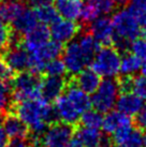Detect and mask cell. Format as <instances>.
Segmentation results:
<instances>
[{
	"mask_svg": "<svg viewBox=\"0 0 146 147\" xmlns=\"http://www.w3.org/2000/svg\"><path fill=\"white\" fill-rule=\"evenodd\" d=\"M128 11L135 18L146 13V0H130Z\"/></svg>",
	"mask_w": 146,
	"mask_h": 147,
	"instance_id": "cell-35",
	"label": "cell"
},
{
	"mask_svg": "<svg viewBox=\"0 0 146 147\" xmlns=\"http://www.w3.org/2000/svg\"><path fill=\"white\" fill-rule=\"evenodd\" d=\"M131 53L135 55L142 62H146V38L139 37L130 44Z\"/></svg>",
	"mask_w": 146,
	"mask_h": 147,
	"instance_id": "cell-32",
	"label": "cell"
},
{
	"mask_svg": "<svg viewBox=\"0 0 146 147\" xmlns=\"http://www.w3.org/2000/svg\"><path fill=\"white\" fill-rule=\"evenodd\" d=\"M33 9L36 11L38 20L42 24L51 25L54 21H56L57 18L59 17V14L57 12L56 8L52 4V2L42 4L40 7H36V8H33Z\"/></svg>",
	"mask_w": 146,
	"mask_h": 147,
	"instance_id": "cell-24",
	"label": "cell"
},
{
	"mask_svg": "<svg viewBox=\"0 0 146 147\" xmlns=\"http://www.w3.org/2000/svg\"><path fill=\"white\" fill-rule=\"evenodd\" d=\"M83 27L81 24H77L74 21L67 20L64 17H58L56 21L51 24V37L53 40L59 42L61 44H67L78 36Z\"/></svg>",
	"mask_w": 146,
	"mask_h": 147,
	"instance_id": "cell-7",
	"label": "cell"
},
{
	"mask_svg": "<svg viewBox=\"0 0 146 147\" xmlns=\"http://www.w3.org/2000/svg\"><path fill=\"white\" fill-rule=\"evenodd\" d=\"M82 0H54V7L64 18L75 21L78 18L83 8Z\"/></svg>",
	"mask_w": 146,
	"mask_h": 147,
	"instance_id": "cell-22",
	"label": "cell"
},
{
	"mask_svg": "<svg viewBox=\"0 0 146 147\" xmlns=\"http://www.w3.org/2000/svg\"><path fill=\"white\" fill-rule=\"evenodd\" d=\"M10 142V139L7 135L5 131L2 127H0V147H7V145Z\"/></svg>",
	"mask_w": 146,
	"mask_h": 147,
	"instance_id": "cell-38",
	"label": "cell"
},
{
	"mask_svg": "<svg viewBox=\"0 0 146 147\" xmlns=\"http://www.w3.org/2000/svg\"><path fill=\"white\" fill-rule=\"evenodd\" d=\"M72 78L73 82L75 83V85L78 88H81L86 94H91L96 91L101 82L100 75L89 68H84L81 72H78L75 75H72Z\"/></svg>",
	"mask_w": 146,
	"mask_h": 147,
	"instance_id": "cell-16",
	"label": "cell"
},
{
	"mask_svg": "<svg viewBox=\"0 0 146 147\" xmlns=\"http://www.w3.org/2000/svg\"><path fill=\"white\" fill-rule=\"evenodd\" d=\"M7 147H32V145L29 143V141L26 140H11L9 142Z\"/></svg>",
	"mask_w": 146,
	"mask_h": 147,
	"instance_id": "cell-37",
	"label": "cell"
},
{
	"mask_svg": "<svg viewBox=\"0 0 146 147\" xmlns=\"http://www.w3.org/2000/svg\"><path fill=\"white\" fill-rule=\"evenodd\" d=\"M53 103L58 112L61 121L75 127L78 125L81 114L77 112L76 109L73 106V104L68 100L65 94L59 96Z\"/></svg>",
	"mask_w": 146,
	"mask_h": 147,
	"instance_id": "cell-15",
	"label": "cell"
},
{
	"mask_svg": "<svg viewBox=\"0 0 146 147\" xmlns=\"http://www.w3.org/2000/svg\"><path fill=\"white\" fill-rule=\"evenodd\" d=\"M129 123H132L131 116H128L119 111H110L103 117L101 128L104 133L112 135L118 128Z\"/></svg>",
	"mask_w": 146,
	"mask_h": 147,
	"instance_id": "cell-19",
	"label": "cell"
},
{
	"mask_svg": "<svg viewBox=\"0 0 146 147\" xmlns=\"http://www.w3.org/2000/svg\"><path fill=\"white\" fill-rule=\"evenodd\" d=\"M1 2H2V0H0V4H1Z\"/></svg>",
	"mask_w": 146,
	"mask_h": 147,
	"instance_id": "cell-45",
	"label": "cell"
},
{
	"mask_svg": "<svg viewBox=\"0 0 146 147\" xmlns=\"http://www.w3.org/2000/svg\"><path fill=\"white\" fill-rule=\"evenodd\" d=\"M86 28L97 40L100 46L112 45L114 37V27L112 18L107 16L97 17Z\"/></svg>",
	"mask_w": 146,
	"mask_h": 147,
	"instance_id": "cell-10",
	"label": "cell"
},
{
	"mask_svg": "<svg viewBox=\"0 0 146 147\" xmlns=\"http://www.w3.org/2000/svg\"><path fill=\"white\" fill-rule=\"evenodd\" d=\"M143 138H144V146L146 147V132L143 134Z\"/></svg>",
	"mask_w": 146,
	"mask_h": 147,
	"instance_id": "cell-44",
	"label": "cell"
},
{
	"mask_svg": "<svg viewBox=\"0 0 146 147\" xmlns=\"http://www.w3.org/2000/svg\"><path fill=\"white\" fill-rule=\"evenodd\" d=\"M75 128L64 121L49 126L42 136L43 147H66L74 136Z\"/></svg>",
	"mask_w": 146,
	"mask_h": 147,
	"instance_id": "cell-5",
	"label": "cell"
},
{
	"mask_svg": "<svg viewBox=\"0 0 146 147\" xmlns=\"http://www.w3.org/2000/svg\"><path fill=\"white\" fill-rule=\"evenodd\" d=\"M135 123L140 129H145L146 130V104L142 106V109L137 114Z\"/></svg>",
	"mask_w": 146,
	"mask_h": 147,
	"instance_id": "cell-36",
	"label": "cell"
},
{
	"mask_svg": "<svg viewBox=\"0 0 146 147\" xmlns=\"http://www.w3.org/2000/svg\"><path fill=\"white\" fill-rule=\"evenodd\" d=\"M141 72H142V75L146 76V62L142 65V68H141Z\"/></svg>",
	"mask_w": 146,
	"mask_h": 147,
	"instance_id": "cell-41",
	"label": "cell"
},
{
	"mask_svg": "<svg viewBox=\"0 0 146 147\" xmlns=\"http://www.w3.org/2000/svg\"><path fill=\"white\" fill-rule=\"evenodd\" d=\"M62 60L67 69V73L70 75H75L81 72L85 67L88 65L77 40H71L64 46L62 51Z\"/></svg>",
	"mask_w": 146,
	"mask_h": 147,
	"instance_id": "cell-6",
	"label": "cell"
},
{
	"mask_svg": "<svg viewBox=\"0 0 146 147\" xmlns=\"http://www.w3.org/2000/svg\"><path fill=\"white\" fill-rule=\"evenodd\" d=\"M65 96L68 98L70 102L72 103L73 106L76 109V111L80 114H83L85 111L89 110L91 107V101L88 94L83 91L81 88H78L75 83L73 82L72 75L69 76L67 86L65 89Z\"/></svg>",
	"mask_w": 146,
	"mask_h": 147,
	"instance_id": "cell-13",
	"label": "cell"
},
{
	"mask_svg": "<svg viewBox=\"0 0 146 147\" xmlns=\"http://www.w3.org/2000/svg\"><path fill=\"white\" fill-rule=\"evenodd\" d=\"M130 0H114V2L116 4V7L118 8H122V7H126L127 4L129 3Z\"/></svg>",
	"mask_w": 146,
	"mask_h": 147,
	"instance_id": "cell-40",
	"label": "cell"
},
{
	"mask_svg": "<svg viewBox=\"0 0 146 147\" xmlns=\"http://www.w3.org/2000/svg\"><path fill=\"white\" fill-rule=\"evenodd\" d=\"M49 103V102L45 101L43 98L12 102L8 112L16 114L29 127L30 133L43 135L49 127L43 120V115Z\"/></svg>",
	"mask_w": 146,
	"mask_h": 147,
	"instance_id": "cell-1",
	"label": "cell"
},
{
	"mask_svg": "<svg viewBox=\"0 0 146 147\" xmlns=\"http://www.w3.org/2000/svg\"><path fill=\"white\" fill-rule=\"evenodd\" d=\"M66 147H84V146L82 145V143L76 139V138H74V139L72 138V139H71V141L67 144V146H66Z\"/></svg>",
	"mask_w": 146,
	"mask_h": 147,
	"instance_id": "cell-39",
	"label": "cell"
},
{
	"mask_svg": "<svg viewBox=\"0 0 146 147\" xmlns=\"http://www.w3.org/2000/svg\"><path fill=\"white\" fill-rule=\"evenodd\" d=\"M130 91L146 101V76L144 75H132L130 78Z\"/></svg>",
	"mask_w": 146,
	"mask_h": 147,
	"instance_id": "cell-30",
	"label": "cell"
},
{
	"mask_svg": "<svg viewBox=\"0 0 146 147\" xmlns=\"http://www.w3.org/2000/svg\"><path fill=\"white\" fill-rule=\"evenodd\" d=\"M70 74L65 76H49V75H42L41 82V97L45 101L53 103L59 96L65 91Z\"/></svg>",
	"mask_w": 146,
	"mask_h": 147,
	"instance_id": "cell-8",
	"label": "cell"
},
{
	"mask_svg": "<svg viewBox=\"0 0 146 147\" xmlns=\"http://www.w3.org/2000/svg\"><path fill=\"white\" fill-rule=\"evenodd\" d=\"M67 69L64 63V60L60 58H54L52 60L45 62L44 69H43V75H49V76H65L67 75Z\"/></svg>",
	"mask_w": 146,
	"mask_h": 147,
	"instance_id": "cell-26",
	"label": "cell"
},
{
	"mask_svg": "<svg viewBox=\"0 0 146 147\" xmlns=\"http://www.w3.org/2000/svg\"><path fill=\"white\" fill-rule=\"evenodd\" d=\"M120 144L126 147H143L144 146L143 132L139 127L132 126Z\"/></svg>",
	"mask_w": 146,
	"mask_h": 147,
	"instance_id": "cell-27",
	"label": "cell"
},
{
	"mask_svg": "<svg viewBox=\"0 0 146 147\" xmlns=\"http://www.w3.org/2000/svg\"><path fill=\"white\" fill-rule=\"evenodd\" d=\"M143 62L132 53L126 52L124 53L120 59V67H119V73L126 76L135 75L139 71H141Z\"/></svg>",
	"mask_w": 146,
	"mask_h": 147,
	"instance_id": "cell-23",
	"label": "cell"
},
{
	"mask_svg": "<svg viewBox=\"0 0 146 147\" xmlns=\"http://www.w3.org/2000/svg\"><path fill=\"white\" fill-rule=\"evenodd\" d=\"M16 72L3 60V58L0 56V81L1 82L10 83L15 76Z\"/></svg>",
	"mask_w": 146,
	"mask_h": 147,
	"instance_id": "cell-34",
	"label": "cell"
},
{
	"mask_svg": "<svg viewBox=\"0 0 146 147\" xmlns=\"http://www.w3.org/2000/svg\"><path fill=\"white\" fill-rule=\"evenodd\" d=\"M3 117H4V113H3V112H0V125L2 123V120H3Z\"/></svg>",
	"mask_w": 146,
	"mask_h": 147,
	"instance_id": "cell-42",
	"label": "cell"
},
{
	"mask_svg": "<svg viewBox=\"0 0 146 147\" xmlns=\"http://www.w3.org/2000/svg\"><path fill=\"white\" fill-rule=\"evenodd\" d=\"M120 92L117 78H105L100 82L98 88L90 98L91 106L100 113H107L113 110Z\"/></svg>",
	"mask_w": 146,
	"mask_h": 147,
	"instance_id": "cell-4",
	"label": "cell"
},
{
	"mask_svg": "<svg viewBox=\"0 0 146 147\" xmlns=\"http://www.w3.org/2000/svg\"><path fill=\"white\" fill-rule=\"evenodd\" d=\"M144 105V101L132 91H120L116 100V109L128 116H135Z\"/></svg>",
	"mask_w": 146,
	"mask_h": 147,
	"instance_id": "cell-14",
	"label": "cell"
},
{
	"mask_svg": "<svg viewBox=\"0 0 146 147\" xmlns=\"http://www.w3.org/2000/svg\"><path fill=\"white\" fill-rule=\"evenodd\" d=\"M12 104V86L10 83L0 81V112L4 114L10 110Z\"/></svg>",
	"mask_w": 146,
	"mask_h": 147,
	"instance_id": "cell-28",
	"label": "cell"
},
{
	"mask_svg": "<svg viewBox=\"0 0 146 147\" xmlns=\"http://www.w3.org/2000/svg\"><path fill=\"white\" fill-rule=\"evenodd\" d=\"M13 29L10 24L0 21V52L8 49L11 45Z\"/></svg>",
	"mask_w": 146,
	"mask_h": 147,
	"instance_id": "cell-31",
	"label": "cell"
},
{
	"mask_svg": "<svg viewBox=\"0 0 146 147\" xmlns=\"http://www.w3.org/2000/svg\"><path fill=\"white\" fill-rule=\"evenodd\" d=\"M74 138H76L84 147H101L103 133L96 128L77 125L74 131Z\"/></svg>",
	"mask_w": 146,
	"mask_h": 147,
	"instance_id": "cell-18",
	"label": "cell"
},
{
	"mask_svg": "<svg viewBox=\"0 0 146 147\" xmlns=\"http://www.w3.org/2000/svg\"><path fill=\"white\" fill-rule=\"evenodd\" d=\"M114 27L113 45L119 53H126L131 42L141 36V27L137 18L127 10H119L112 17Z\"/></svg>",
	"mask_w": 146,
	"mask_h": 147,
	"instance_id": "cell-2",
	"label": "cell"
},
{
	"mask_svg": "<svg viewBox=\"0 0 146 147\" xmlns=\"http://www.w3.org/2000/svg\"><path fill=\"white\" fill-rule=\"evenodd\" d=\"M102 121H103V115L102 113L98 112L97 110H87L85 111L82 116L80 117V121L78 125L84 127H88V128H96L99 129L102 126Z\"/></svg>",
	"mask_w": 146,
	"mask_h": 147,
	"instance_id": "cell-25",
	"label": "cell"
},
{
	"mask_svg": "<svg viewBox=\"0 0 146 147\" xmlns=\"http://www.w3.org/2000/svg\"><path fill=\"white\" fill-rule=\"evenodd\" d=\"M27 7L26 0H4L0 4V21L11 24Z\"/></svg>",
	"mask_w": 146,
	"mask_h": 147,
	"instance_id": "cell-20",
	"label": "cell"
},
{
	"mask_svg": "<svg viewBox=\"0 0 146 147\" xmlns=\"http://www.w3.org/2000/svg\"><path fill=\"white\" fill-rule=\"evenodd\" d=\"M0 56L16 73L29 69L30 54L22 45H10L1 52Z\"/></svg>",
	"mask_w": 146,
	"mask_h": 147,
	"instance_id": "cell-9",
	"label": "cell"
},
{
	"mask_svg": "<svg viewBox=\"0 0 146 147\" xmlns=\"http://www.w3.org/2000/svg\"><path fill=\"white\" fill-rule=\"evenodd\" d=\"M99 15H100V12L98 11V9L96 7H93V4H83L81 14L78 16L80 24L83 28H86L90 23H93L97 17H99Z\"/></svg>",
	"mask_w": 146,
	"mask_h": 147,
	"instance_id": "cell-29",
	"label": "cell"
},
{
	"mask_svg": "<svg viewBox=\"0 0 146 147\" xmlns=\"http://www.w3.org/2000/svg\"><path fill=\"white\" fill-rule=\"evenodd\" d=\"M76 40L80 44V47H81L82 53L84 55L86 61L88 65H90L98 49H100V44L93 37V34L87 30V28L82 29L81 32L78 33V39Z\"/></svg>",
	"mask_w": 146,
	"mask_h": 147,
	"instance_id": "cell-21",
	"label": "cell"
},
{
	"mask_svg": "<svg viewBox=\"0 0 146 147\" xmlns=\"http://www.w3.org/2000/svg\"><path fill=\"white\" fill-rule=\"evenodd\" d=\"M38 24H39V20L34 9H29L27 7L10 25L14 32L20 36H24L32 28H34Z\"/></svg>",
	"mask_w": 146,
	"mask_h": 147,
	"instance_id": "cell-17",
	"label": "cell"
},
{
	"mask_svg": "<svg viewBox=\"0 0 146 147\" xmlns=\"http://www.w3.org/2000/svg\"><path fill=\"white\" fill-rule=\"evenodd\" d=\"M49 38H51L49 28L47 27V25L41 23L22 37L20 45L31 53L49 41Z\"/></svg>",
	"mask_w": 146,
	"mask_h": 147,
	"instance_id": "cell-11",
	"label": "cell"
},
{
	"mask_svg": "<svg viewBox=\"0 0 146 147\" xmlns=\"http://www.w3.org/2000/svg\"><path fill=\"white\" fill-rule=\"evenodd\" d=\"M87 3L93 4V7L98 9V11L103 14H109L112 13L116 8V4L114 0H86Z\"/></svg>",
	"mask_w": 146,
	"mask_h": 147,
	"instance_id": "cell-33",
	"label": "cell"
},
{
	"mask_svg": "<svg viewBox=\"0 0 146 147\" xmlns=\"http://www.w3.org/2000/svg\"><path fill=\"white\" fill-rule=\"evenodd\" d=\"M112 147H126V146H124V145H122V144L113 143V145H112Z\"/></svg>",
	"mask_w": 146,
	"mask_h": 147,
	"instance_id": "cell-43",
	"label": "cell"
},
{
	"mask_svg": "<svg viewBox=\"0 0 146 147\" xmlns=\"http://www.w3.org/2000/svg\"><path fill=\"white\" fill-rule=\"evenodd\" d=\"M122 55L113 45L100 46L93 61L91 69L103 78H116L119 74Z\"/></svg>",
	"mask_w": 146,
	"mask_h": 147,
	"instance_id": "cell-3",
	"label": "cell"
},
{
	"mask_svg": "<svg viewBox=\"0 0 146 147\" xmlns=\"http://www.w3.org/2000/svg\"><path fill=\"white\" fill-rule=\"evenodd\" d=\"M3 129L7 135L11 140H26L30 134V129L22 119L12 112H7L4 114Z\"/></svg>",
	"mask_w": 146,
	"mask_h": 147,
	"instance_id": "cell-12",
	"label": "cell"
}]
</instances>
